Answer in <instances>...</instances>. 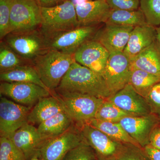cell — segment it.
Masks as SVG:
<instances>
[{"label":"cell","instance_id":"obj_1","mask_svg":"<svg viewBox=\"0 0 160 160\" xmlns=\"http://www.w3.org/2000/svg\"><path fill=\"white\" fill-rule=\"evenodd\" d=\"M54 91L89 95L104 99L112 95L102 75L75 62Z\"/></svg>","mask_w":160,"mask_h":160},{"label":"cell","instance_id":"obj_2","mask_svg":"<svg viewBox=\"0 0 160 160\" xmlns=\"http://www.w3.org/2000/svg\"><path fill=\"white\" fill-rule=\"evenodd\" d=\"M75 62L73 54L49 49L32 63L44 85L53 92Z\"/></svg>","mask_w":160,"mask_h":160},{"label":"cell","instance_id":"obj_3","mask_svg":"<svg viewBox=\"0 0 160 160\" xmlns=\"http://www.w3.org/2000/svg\"><path fill=\"white\" fill-rule=\"evenodd\" d=\"M40 31L46 39L69 31L79 26L75 6L70 0L54 7H41Z\"/></svg>","mask_w":160,"mask_h":160},{"label":"cell","instance_id":"obj_4","mask_svg":"<svg viewBox=\"0 0 160 160\" xmlns=\"http://www.w3.org/2000/svg\"><path fill=\"white\" fill-rule=\"evenodd\" d=\"M54 92L62 103L65 111L78 127L95 118L98 109L106 100L81 93Z\"/></svg>","mask_w":160,"mask_h":160},{"label":"cell","instance_id":"obj_5","mask_svg":"<svg viewBox=\"0 0 160 160\" xmlns=\"http://www.w3.org/2000/svg\"><path fill=\"white\" fill-rule=\"evenodd\" d=\"M41 23V7L36 0H13L10 14V33L37 30Z\"/></svg>","mask_w":160,"mask_h":160},{"label":"cell","instance_id":"obj_6","mask_svg":"<svg viewBox=\"0 0 160 160\" xmlns=\"http://www.w3.org/2000/svg\"><path fill=\"white\" fill-rule=\"evenodd\" d=\"M5 42L22 58L32 62L49 49L46 39L39 29L23 33H9L5 37Z\"/></svg>","mask_w":160,"mask_h":160},{"label":"cell","instance_id":"obj_7","mask_svg":"<svg viewBox=\"0 0 160 160\" xmlns=\"http://www.w3.org/2000/svg\"><path fill=\"white\" fill-rule=\"evenodd\" d=\"M84 141L79 128L74 124L63 134L46 140L40 147L38 157L42 160H62Z\"/></svg>","mask_w":160,"mask_h":160},{"label":"cell","instance_id":"obj_8","mask_svg":"<svg viewBox=\"0 0 160 160\" xmlns=\"http://www.w3.org/2000/svg\"><path fill=\"white\" fill-rule=\"evenodd\" d=\"M86 142L94 150L99 160H116L124 144L112 139L88 124L79 127Z\"/></svg>","mask_w":160,"mask_h":160},{"label":"cell","instance_id":"obj_9","mask_svg":"<svg viewBox=\"0 0 160 160\" xmlns=\"http://www.w3.org/2000/svg\"><path fill=\"white\" fill-rule=\"evenodd\" d=\"M132 69L130 60L124 52L110 53L102 77L112 95L129 84Z\"/></svg>","mask_w":160,"mask_h":160},{"label":"cell","instance_id":"obj_10","mask_svg":"<svg viewBox=\"0 0 160 160\" xmlns=\"http://www.w3.org/2000/svg\"><path fill=\"white\" fill-rule=\"evenodd\" d=\"M97 26H79L46 39L49 49L73 54L83 43L93 39L97 32Z\"/></svg>","mask_w":160,"mask_h":160},{"label":"cell","instance_id":"obj_11","mask_svg":"<svg viewBox=\"0 0 160 160\" xmlns=\"http://www.w3.org/2000/svg\"><path fill=\"white\" fill-rule=\"evenodd\" d=\"M31 108L2 97L0 101L1 137L10 135L28 123V117Z\"/></svg>","mask_w":160,"mask_h":160},{"label":"cell","instance_id":"obj_12","mask_svg":"<svg viewBox=\"0 0 160 160\" xmlns=\"http://www.w3.org/2000/svg\"><path fill=\"white\" fill-rule=\"evenodd\" d=\"M0 92L15 102L28 106L37 103L42 98L52 94L49 89L37 84L20 82H1Z\"/></svg>","mask_w":160,"mask_h":160},{"label":"cell","instance_id":"obj_13","mask_svg":"<svg viewBox=\"0 0 160 160\" xmlns=\"http://www.w3.org/2000/svg\"><path fill=\"white\" fill-rule=\"evenodd\" d=\"M75 61L102 76L110 53L94 39L87 41L73 53Z\"/></svg>","mask_w":160,"mask_h":160},{"label":"cell","instance_id":"obj_14","mask_svg":"<svg viewBox=\"0 0 160 160\" xmlns=\"http://www.w3.org/2000/svg\"><path fill=\"white\" fill-rule=\"evenodd\" d=\"M158 118L154 114L126 117L119 122L132 138L142 148L149 145L152 131L159 125Z\"/></svg>","mask_w":160,"mask_h":160},{"label":"cell","instance_id":"obj_15","mask_svg":"<svg viewBox=\"0 0 160 160\" xmlns=\"http://www.w3.org/2000/svg\"><path fill=\"white\" fill-rule=\"evenodd\" d=\"M134 27L105 24L98 30L93 39L99 42L110 53L123 52Z\"/></svg>","mask_w":160,"mask_h":160},{"label":"cell","instance_id":"obj_16","mask_svg":"<svg viewBox=\"0 0 160 160\" xmlns=\"http://www.w3.org/2000/svg\"><path fill=\"white\" fill-rule=\"evenodd\" d=\"M106 100L120 109L136 116L151 113L146 98L137 92L129 84Z\"/></svg>","mask_w":160,"mask_h":160},{"label":"cell","instance_id":"obj_17","mask_svg":"<svg viewBox=\"0 0 160 160\" xmlns=\"http://www.w3.org/2000/svg\"><path fill=\"white\" fill-rule=\"evenodd\" d=\"M8 138L24 153L27 160H30L34 157H38L40 147L45 141L40 135L37 128L29 123Z\"/></svg>","mask_w":160,"mask_h":160},{"label":"cell","instance_id":"obj_18","mask_svg":"<svg viewBox=\"0 0 160 160\" xmlns=\"http://www.w3.org/2000/svg\"><path fill=\"white\" fill-rule=\"evenodd\" d=\"M75 8L79 26L105 24L111 10L106 0L88 1L76 5Z\"/></svg>","mask_w":160,"mask_h":160},{"label":"cell","instance_id":"obj_19","mask_svg":"<svg viewBox=\"0 0 160 160\" xmlns=\"http://www.w3.org/2000/svg\"><path fill=\"white\" fill-rule=\"evenodd\" d=\"M156 40V27L147 24L135 26L123 52L131 60Z\"/></svg>","mask_w":160,"mask_h":160},{"label":"cell","instance_id":"obj_20","mask_svg":"<svg viewBox=\"0 0 160 160\" xmlns=\"http://www.w3.org/2000/svg\"><path fill=\"white\" fill-rule=\"evenodd\" d=\"M64 111L62 103L54 92L49 96L42 98L36 103L28 115V123L39 125Z\"/></svg>","mask_w":160,"mask_h":160},{"label":"cell","instance_id":"obj_21","mask_svg":"<svg viewBox=\"0 0 160 160\" xmlns=\"http://www.w3.org/2000/svg\"><path fill=\"white\" fill-rule=\"evenodd\" d=\"M130 62L132 69H141L160 78V44L157 39Z\"/></svg>","mask_w":160,"mask_h":160},{"label":"cell","instance_id":"obj_22","mask_svg":"<svg viewBox=\"0 0 160 160\" xmlns=\"http://www.w3.org/2000/svg\"><path fill=\"white\" fill-rule=\"evenodd\" d=\"M74 124L69 115L64 111L41 123L37 129L41 136L46 141L63 134Z\"/></svg>","mask_w":160,"mask_h":160},{"label":"cell","instance_id":"obj_23","mask_svg":"<svg viewBox=\"0 0 160 160\" xmlns=\"http://www.w3.org/2000/svg\"><path fill=\"white\" fill-rule=\"evenodd\" d=\"M0 80L1 82L34 83L48 89L42 82L34 66L30 65H22L13 69L1 72Z\"/></svg>","mask_w":160,"mask_h":160},{"label":"cell","instance_id":"obj_24","mask_svg":"<svg viewBox=\"0 0 160 160\" xmlns=\"http://www.w3.org/2000/svg\"><path fill=\"white\" fill-rule=\"evenodd\" d=\"M88 124L102 132L113 140L123 144H131L142 148L124 129L119 122H104L94 118Z\"/></svg>","mask_w":160,"mask_h":160},{"label":"cell","instance_id":"obj_25","mask_svg":"<svg viewBox=\"0 0 160 160\" xmlns=\"http://www.w3.org/2000/svg\"><path fill=\"white\" fill-rule=\"evenodd\" d=\"M105 24L135 27L147 23L142 12L140 9L133 10L111 9Z\"/></svg>","mask_w":160,"mask_h":160},{"label":"cell","instance_id":"obj_26","mask_svg":"<svg viewBox=\"0 0 160 160\" xmlns=\"http://www.w3.org/2000/svg\"><path fill=\"white\" fill-rule=\"evenodd\" d=\"M160 82V78L147 72L132 69L129 84L137 92L145 98L151 88Z\"/></svg>","mask_w":160,"mask_h":160},{"label":"cell","instance_id":"obj_27","mask_svg":"<svg viewBox=\"0 0 160 160\" xmlns=\"http://www.w3.org/2000/svg\"><path fill=\"white\" fill-rule=\"evenodd\" d=\"M129 116H136L124 111L106 99L98 109L95 118L104 122H119L123 118Z\"/></svg>","mask_w":160,"mask_h":160},{"label":"cell","instance_id":"obj_28","mask_svg":"<svg viewBox=\"0 0 160 160\" xmlns=\"http://www.w3.org/2000/svg\"><path fill=\"white\" fill-rule=\"evenodd\" d=\"M139 9L147 24L155 27L160 26V0H140Z\"/></svg>","mask_w":160,"mask_h":160},{"label":"cell","instance_id":"obj_29","mask_svg":"<svg viewBox=\"0 0 160 160\" xmlns=\"http://www.w3.org/2000/svg\"><path fill=\"white\" fill-rule=\"evenodd\" d=\"M22 58L18 55L5 43H1L0 47V69L6 71L24 64Z\"/></svg>","mask_w":160,"mask_h":160},{"label":"cell","instance_id":"obj_30","mask_svg":"<svg viewBox=\"0 0 160 160\" xmlns=\"http://www.w3.org/2000/svg\"><path fill=\"white\" fill-rule=\"evenodd\" d=\"M0 160H27V159L10 139L1 137Z\"/></svg>","mask_w":160,"mask_h":160},{"label":"cell","instance_id":"obj_31","mask_svg":"<svg viewBox=\"0 0 160 160\" xmlns=\"http://www.w3.org/2000/svg\"><path fill=\"white\" fill-rule=\"evenodd\" d=\"M13 0H0V38L2 40L10 33V21Z\"/></svg>","mask_w":160,"mask_h":160},{"label":"cell","instance_id":"obj_32","mask_svg":"<svg viewBox=\"0 0 160 160\" xmlns=\"http://www.w3.org/2000/svg\"><path fill=\"white\" fill-rule=\"evenodd\" d=\"M97 158L93 149L84 141L80 145L70 150L62 160H93Z\"/></svg>","mask_w":160,"mask_h":160},{"label":"cell","instance_id":"obj_33","mask_svg":"<svg viewBox=\"0 0 160 160\" xmlns=\"http://www.w3.org/2000/svg\"><path fill=\"white\" fill-rule=\"evenodd\" d=\"M116 160H150L142 148L131 144H124Z\"/></svg>","mask_w":160,"mask_h":160},{"label":"cell","instance_id":"obj_34","mask_svg":"<svg viewBox=\"0 0 160 160\" xmlns=\"http://www.w3.org/2000/svg\"><path fill=\"white\" fill-rule=\"evenodd\" d=\"M145 98L149 104L151 113L156 116L160 121V82L151 88Z\"/></svg>","mask_w":160,"mask_h":160},{"label":"cell","instance_id":"obj_35","mask_svg":"<svg viewBox=\"0 0 160 160\" xmlns=\"http://www.w3.org/2000/svg\"><path fill=\"white\" fill-rule=\"evenodd\" d=\"M112 9L137 10L139 9L140 0H106Z\"/></svg>","mask_w":160,"mask_h":160},{"label":"cell","instance_id":"obj_36","mask_svg":"<svg viewBox=\"0 0 160 160\" xmlns=\"http://www.w3.org/2000/svg\"><path fill=\"white\" fill-rule=\"evenodd\" d=\"M149 146L160 150V126H157L152 131L149 137Z\"/></svg>","mask_w":160,"mask_h":160},{"label":"cell","instance_id":"obj_37","mask_svg":"<svg viewBox=\"0 0 160 160\" xmlns=\"http://www.w3.org/2000/svg\"><path fill=\"white\" fill-rule=\"evenodd\" d=\"M150 160H160V150L148 145L143 148Z\"/></svg>","mask_w":160,"mask_h":160},{"label":"cell","instance_id":"obj_38","mask_svg":"<svg viewBox=\"0 0 160 160\" xmlns=\"http://www.w3.org/2000/svg\"><path fill=\"white\" fill-rule=\"evenodd\" d=\"M67 0H36L39 6L41 7H54L61 5Z\"/></svg>","mask_w":160,"mask_h":160},{"label":"cell","instance_id":"obj_39","mask_svg":"<svg viewBox=\"0 0 160 160\" xmlns=\"http://www.w3.org/2000/svg\"><path fill=\"white\" fill-rule=\"evenodd\" d=\"M73 4H74L75 6L78 4H81L85 2H88V1H93V0H70Z\"/></svg>","mask_w":160,"mask_h":160},{"label":"cell","instance_id":"obj_40","mask_svg":"<svg viewBox=\"0 0 160 160\" xmlns=\"http://www.w3.org/2000/svg\"><path fill=\"white\" fill-rule=\"evenodd\" d=\"M157 39L160 44V26L156 27Z\"/></svg>","mask_w":160,"mask_h":160},{"label":"cell","instance_id":"obj_41","mask_svg":"<svg viewBox=\"0 0 160 160\" xmlns=\"http://www.w3.org/2000/svg\"><path fill=\"white\" fill-rule=\"evenodd\" d=\"M30 160H42V159L40 158L37 157H34L32 158Z\"/></svg>","mask_w":160,"mask_h":160},{"label":"cell","instance_id":"obj_42","mask_svg":"<svg viewBox=\"0 0 160 160\" xmlns=\"http://www.w3.org/2000/svg\"><path fill=\"white\" fill-rule=\"evenodd\" d=\"M93 160H99L98 159V158H96V159H93Z\"/></svg>","mask_w":160,"mask_h":160}]
</instances>
